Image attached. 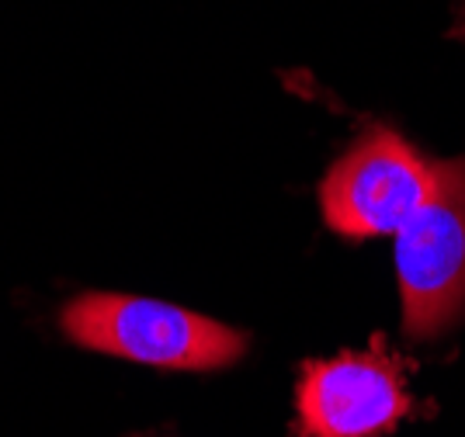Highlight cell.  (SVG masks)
Wrapping results in <instances>:
<instances>
[{
  "label": "cell",
  "instance_id": "obj_1",
  "mask_svg": "<svg viewBox=\"0 0 465 437\" xmlns=\"http://www.w3.org/2000/svg\"><path fill=\"white\" fill-rule=\"evenodd\" d=\"M59 323L70 341L87 351L167 372H215L247 354L243 330L184 305L118 292H84L70 299Z\"/></svg>",
  "mask_w": 465,
  "mask_h": 437
},
{
  "label": "cell",
  "instance_id": "obj_2",
  "mask_svg": "<svg viewBox=\"0 0 465 437\" xmlns=\"http://www.w3.org/2000/svg\"><path fill=\"white\" fill-rule=\"evenodd\" d=\"M403 337L438 341L465 316V156L438 160L420 212L396 233Z\"/></svg>",
  "mask_w": 465,
  "mask_h": 437
},
{
  "label": "cell",
  "instance_id": "obj_3",
  "mask_svg": "<svg viewBox=\"0 0 465 437\" xmlns=\"http://www.w3.org/2000/svg\"><path fill=\"white\" fill-rule=\"evenodd\" d=\"M434 181L438 160L396 129L369 125L320 181V209L337 236H396L430 198Z\"/></svg>",
  "mask_w": 465,
  "mask_h": 437
},
{
  "label": "cell",
  "instance_id": "obj_4",
  "mask_svg": "<svg viewBox=\"0 0 465 437\" xmlns=\"http://www.w3.org/2000/svg\"><path fill=\"white\" fill-rule=\"evenodd\" d=\"M302 437H379L410 410L403 368L375 351H344L306 362L295 392Z\"/></svg>",
  "mask_w": 465,
  "mask_h": 437
},
{
  "label": "cell",
  "instance_id": "obj_5",
  "mask_svg": "<svg viewBox=\"0 0 465 437\" xmlns=\"http://www.w3.org/2000/svg\"><path fill=\"white\" fill-rule=\"evenodd\" d=\"M451 35L459 38V42H465V4L455 11V21H451Z\"/></svg>",
  "mask_w": 465,
  "mask_h": 437
}]
</instances>
